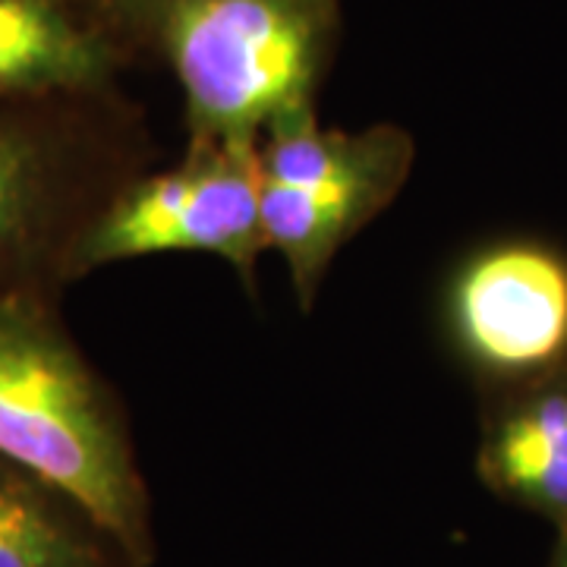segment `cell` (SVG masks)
Listing matches in <instances>:
<instances>
[{
  "label": "cell",
  "mask_w": 567,
  "mask_h": 567,
  "mask_svg": "<svg viewBox=\"0 0 567 567\" xmlns=\"http://www.w3.org/2000/svg\"><path fill=\"white\" fill-rule=\"evenodd\" d=\"M54 297L0 290V457L76 502L130 567H148L152 514L126 416Z\"/></svg>",
  "instance_id": "obj_1"
},
{
  "label": "cell",
  "mask_w": 567,
  "mask_h": 567,
  "mask_svg": "<svg viewBox=\"0 0 567 567\" xmlns=\"http://www.w3.org/2000/svg\"><path fill=\"white\" fill-rule=\"evenodd\" d=\"M341 25L338 0H117L107 29L158 54L183 92L189 140H259L316 102Z\"/></svg>",
  "instance_id": "obj_2"
},
{
  "label": "cell",
  "mask_w": 567,
  "mask_h": 567,
  "mask_svg": "<svg viewBox=\"0 0 567 567\" xmlns=\"http://www.w3.org/2000/svg\"><path fill=\"white\" fill-rule=\"evenodd\" d=\"M114 92L0 99V290L66 284V256L123 171Z\"/></svg>",
  "instance_id": "obj_3"
},
{
  "label": "cell",
  "mask_w": 567,
  "mask_h": 567,
  "mask_svg": "<svg viewBox=\"0 0 567 567\" xmlns=\"http://www.w3.org/2000/svg\"><path fill=\"white\" fill-rule=\"evenodd\" d=\"M164 252L215 256L252 284L268 252L259 140H189L181 164L126 177L80 230L63 278Z\"/></svg>",
  "instance_id": "obj_4"
},
{
  "label": "cell",
  "mask_w": 567,
  "mask_h": 567,
  "mask_svg": "<svg viewBox=\"0 0 567 567\" xmlns=\"http://www.w3.org/2000/svg\"><path fill=\"white\" fill-rule=\"evenodd\" d=\"M445 324L480 372L524 379L555 369L567 357V262L536 244L488 246L454 271Z\"/></svg>",
  "instance_id": "obj_5"
},
{
  "label": "cell",
  "mask_w": 567,
  "mask_h": 567,
  "mask_svg": "<svg viewBox=\"0 0 567 567\" xmlns=\"http://www.w3.org/2000/svg\"><path fill=\"white\" fill-rule=\"evenodd\" d=\"M259 158L268 181L341 193L382 212L410 174L413 140L394 123H375L357 133L328 130L316 117V102H309L265 123Z\"/></svg>",
  "instance_id": "obj_6"
},
{
  "label": "cell",
  "mask_w": 567,
  "mask_h": 567,
  "mask_svg": "<svg viewBox=\"0 0 567 567\" xmlns=\"http://www.w3.org/2000/svg\"><path fill=\"white\" fill-rule=\"evenodd\" d=\"M133 54L66 0H0V99L114 92Z\"/></svg>",
  "instance_id": "obj_7"
},
{
  "label": "cell",
  "mask_w": 567,
  "mask_h": 567,
  "mask_svg": "<svg viewBox=\"0 0 567 567\" xmlns=\"http://www.w3.org/2000/svg\"><path fill=\"white\" fill-rule=\"evenodd\" d=\"M480 476L567 527V375L529 388L488 425Z\"/></svg>",
  "instance_id": "obj_8"
},
{
  "label": "cell",
  "mask_w": 567,
  "mask_h": 567,
  "mask_svg": "<svg viewBox=\"0 0 567 567\" xmlns=\"http://www.w3.org/2000/svg\"><path fill=\"white\" fill-rule=\"evenodd\" d=\"M0 567H130L76 502L0 457Z\"/></svg>",
  "instance_id": "obj_9"
},
{
  "label": "cell",
  "mask_w": 567,
  "mask_h": 567,
  "mask_svg": "<svg viewBox=\"0 0 567 567\" xmlns=\"http://www.w3.org/2000/svg\"><path fill=\"white\" fill-rule=\"evenodd\" d=\"M375 215L372 205L353 196L300 189L262 174L265 244L284 259L303 306H312L338 249Z\"/></svg>",
  "instance_id": "obj_10"
},
{
  "label": "cell",
  "mask_w": 567,
  "mask_h": 567,
  "mask_svg": "<svg viewBox=\"0 0 567 567\" xmlns=\"http://www.w3.org/2000/svg\"><path fill=\"white\" fill-rule=\"evenodd\" d=\"M70 7H76L80 13H85V17H92L95 22H102V25H107V17H111V7L117 3V0H66ZM114 35V32H111Z\"/></svg>",
  "instance_id": "obj_11"
},
{
  "label": "cell",
  "mask_w": 567,
  "mask_h": 567,
  "mask_svg": "<svg viewBox=\"0 0 567 567\" xmlns=\"http://www.w3.org/2000/svg\"><path fill=\"white\" fill-rule=\"evenodd\" d=\"M555 567H567V536H565V543H561V551H558V561H555Z\"/></svg>",
  "instance_id": "obj_12"
}]
</instances>
